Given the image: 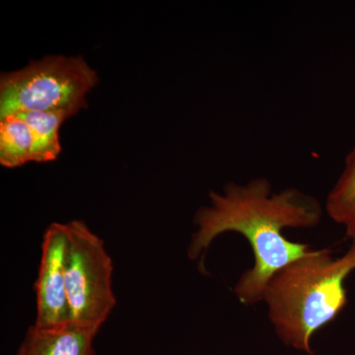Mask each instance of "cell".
<instances>
[{"label":"cell","mask_w":355,"mask_h":355,"mask_svg":"<svg viewBox=\"0 0 355 355\" xmlns=\"http://www.w3.org/2000/svg\"><path fill=\"white\" fill-rule=\"evenodd\" d=\"M15 114L24 120L31 130L32 162L55 160L62 151L58 135L60 125L73 114L67 111L22 112Z\"/></svg>","instance_id":"obj_8"},{"label":"cell","mask_w":355,"mask_h":355,"mask_svg":"<svg viewBox=\"0 0 355 355\" xmlns=\"http://www.w3.org/2000/svg\"><path fill=\"white\" fill-rule=\"evenodd\" d=\"M65 284L70 324L97 335L114 306L113 261L105 243L85 222L67 223Z\"/></svg>","instance_id":"obj_4"},{"label":"cell","mask_w":355,"mask_h":355,"mask_svg":"<svg viewBox=\"0 0 355 355\" xmlns=\"http://www.w3.org/2000/svg\"><path fill=\"white\" fill-rule=\"evenodd\" d=\"M67 243V224L53 223L44 231L35 284L37 314L34 324L39 328H62L70 324L65 284Z\"/></svg>","instance_id":"obj_5"},{"label":"cell","mask_w":355,"mask_h":355,"mask_svg":"<svg viewBox=\"0 0 355 355\" xmlns=\"http://www.w3.org/2000/svg\"><path fill=\"white\" fill-rule=\"evenodd\" d=\"M355 270V246L340 258L330 248L313 249L268 280L263 301L280 340L292 349L314 354L315 334L335 321L347 307L345 282Z\"/></svg>","instance_id":"obj_2"},{"label":"cell","mask_w":355,"mask_h":355,"mask_svg":"<svg viewBox=\"0 0 355 355\" xmlns=\"http://www.w3.org/2000/svg\"><path fill=\"white\" fill-rule=\"evenodd\" d=\"M99 83L83 57L49 55L0 78V119L22 112L67 111L86 107V94Z\"/></svg>","instance_id":"obj_3"},{"label":"cell","mask_w":355,"mask_h":355,"mask_svg":"<svg viewBox=\"0 0 355 355\" xmlns=\"http://www.w3.org/2000/svg\"><path fill=\"white\" fill-rule=\"evenodd\" d=\"M92 331L69 324L62 328L28 329L16 355H94Z\"/></svg>","instance_id":"obj_6"},{"label":"cell","mask_w":355,"mask_h":355,"mask_svg":"<svg viewBox=\"0 0 355 355\" xmlns=\"http://www.w3.org/2000/svg\"><path fill=\"white\" fill-rule=\"evenodd\" d=\"M209 205L200 207L193 222L189 258L205 270V257L212 242L228 232L242 235L253 252L254 265L236 282L234 294L243 305L263 302L268 280L292 261L312 251L309 244L291 241L286 229H312L323 219V203L314 196L296 188L273 191L265 177L244 184L229 182L221 191H211Z\"/></svg>","instance_id":"obj_1"},{"label":"cell","mask_w":355,"mask_h":355,"mask_svg":"<svg viewBox=\"0 0 355 355\" xmlns=\"http://www.w3.org/2000/svg\"><path fill=\"white\" fill-rule=\"evenodd\" d=\"M33 137L27 123L16 114L0 119V164L16 168L32 162Z\"/></svg>","instance_id":"obj_9"},{"label":"cell","mask_w":355,"mask_h":355,"mask_svg":"<svg viewBox=\"0 0 355 355\" xmlns=\"http://www.w3.org/2000/svg\"><path fill=\"white\" fill-rule=\"evenodd\" d=\"M324 212L342 226L345 237L355 246V144L345 159L343 171L327 195Z\"/></svg>","instance_id":"obj_7"}]
</instances>
